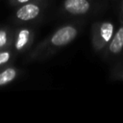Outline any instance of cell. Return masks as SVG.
Masks as SVG:
<instances>
[{
    "instance_id": "1",
    "label": "cell",
    "mask_w": 123,
    "mask_h": 123,
    "mask_svg": "<svg viewBox=\"0 0 123 123\" xmlns=\"http://www.w3.org/2000/svg\"><path fill=\"white\" fill-rule=\"evenodd\" d=\"M80 26L77 23H66L60 26L47 37L41 40L29 54L28 60L42 61L58 50L70 44L79 35Z\"/></svg>"
},
{
    "instance_id": "2",
    "label": "cell",
    "mask_w": 123,
    "mask_h": 123,
    "mask_svg": "<svg viewBox=\"0 0 123 123\" xmlns=\"http://www.w3.org/2000/svg\"><path fill=\"white\" fill-rule=\"evenodd\" d=\"M115 25L111 21L95 22L91 27V45L95 52L102 53L115 33Z\"/></svg>"
},
{
    "instance_id": "3",
    "label": "cell",
    "mask_w": 123,
    "mask_h": 123,
    "mask_svg": "<svg viewBox=\"0 0 123 123\" xmlns=\"http://www.w3.org/2000/svg\"><path fill=\"white\" fill-rule=\"evenodd\" d=\"M16 8L13 15L15 22L19 24L32 22L42 15L46 8V0H33Z\"/></svg>"
},
{
    "instance_id": "4",
    "label": "cell",
    "mask_w": 123,
    "mask_h": 123,
    "mask_svg": "<svg viewBox=\"0 0 123 123\" xmlns=\"http://www.w3.org/2000/svg\"><path fill=\"white\" fill-rule=\"evenodd\" d=\"M34 39H35V31L32 28L26 26L19 27L14 30L12 49L15 54L23 53L31 48Z\"/></svg>"
},
{
    "instance_id": "5",
    "label": "cell",
    "mask_w": 123,
    "mask_h": 123,
    "mask_svg": "<svg viewBox=\"0 0 123 123\" xmlns=\"http://www.w3.org/2000/svg\"><path fill=\"white\" fill-rule=\"evenodd\" d=\"M93 8V0H63L62 10L74 16L86 15Z\"/></svg>"
},
{
    "instance_id": "6",
    "label": "cell",
    "mask_w": 123,
    "mask_h": 123,
    "mask_svg": "<svg viewBox=\"0 0 123 123\" xmlns=\"http://www.w3.org/2000/svg\"><path fill=\"white\" fill-rule=\"evenodd\" d=\"M123 52V23H120V26L116 29L112 38L101 53L105 60L113 59L119 56Z\"/></svg>"
},
{
    "instance_id": "7",
    "label": "cell",
    "mask_w": 123,
    "mask_h": 123,
    "mask_svg": "<svg viewBox=\"0 0 123 123\" xmlns=\"http://www.w3.org/2000/svg\"><path fill=\"white\" fill-rule=\"evenodd\" d=\"M20 74V70L11 64L0 67V87L6 86L15 81Z\"/></svg>"
},
{
    "instance_id": "8",
    "label": "cell",
    "mask_w": 123,
    "mask_h": 123,
    "mask_svg": "<svg viewBox=\"0 0 123 123\" xmlns=\"http://www.w3.org/2000/svg\"><path fill=\"white\" fill-rule=\"evenodd\" d=\"M13 33L14 30H12L9 27L0 28V50L12 48V44L13 40Z\"/></svg>"
},
{
    "instance_id": "9",
    "label": "cell",
    "mask_w": 123,
    "mask_h": 123,
    "mask_svg": "<svg viewBox=\"0 0 123 123\" xmlns=\"http://www.w3.org/2000/svg\"><path fill=\"white\" fill-rule=\"evenodd\" d=\"M15 53L12 48L1 49L0 50V67L9 65L11 62L13 60Z\"/></svg>"
},
{
    "instance_id": "10",
    "label": "cell",
    "mask_w": 123,
    "mask_h": 123,
    "mask_svg": "<svg viewBox=\"0 0 123 123\" xmlns=\"http://www.w3.org/2000/svg\"><path fill=\"white\" fill-rule=\"evenodd\" d=\"M111 76L113 80L123 81V64H118L111 69Z\"/></svg>"
},
{
    "instance_id": "11",
    "label": "cell",
    "mask_w": 123,
    "mask_h": 123,
    "mask_svg": "<svg viewBox=\"0 0 123 123\" xmlns=\"http://www.w3.org/2000/svg\"><path fill=\"white\" fill-rule=\"evenodd\" d=\"M30 1H33V0H9L10 4L13 7H18L22 4H25V3L30 2Z\"/></svg>"
},
{
    "instance_id": "12",
    "label": "cell",
    "mask_w": 123,
    "mask_h": 123,
    "mask_svg": "<svg viewBox=\"0 0 123 123\" xmlns=\"http://www.w3.org/2000/svg\"><path fill=\"white\" fill-rule=\"evenodd\" d=\"M119 21H120V23H123V1L120 5V9H119Z\"/></svg>"
}]
</instances>
